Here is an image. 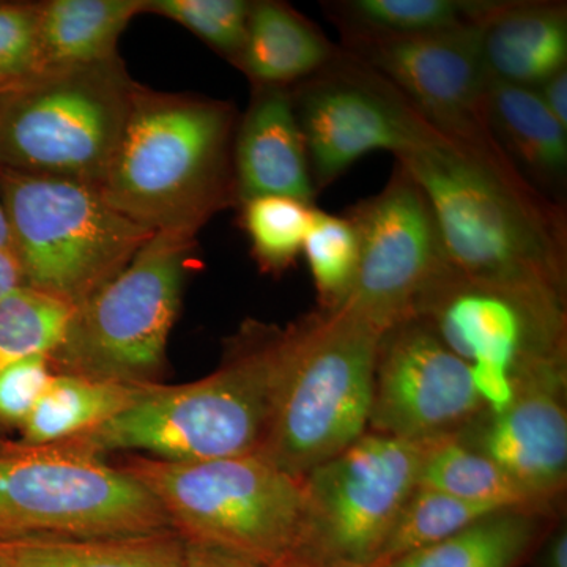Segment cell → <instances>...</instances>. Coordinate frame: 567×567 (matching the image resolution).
<instances>
[{"mask_svg":"<svg viewBox=\"0 0 567 567\" xmlns=\"http://www.w3.org/2000/svg\"><path fill=\"white\" fill-rule=\"evenodd\" d=\"M535 513L533 509L498 511L385 567H518L539 536Z\"/></svg>","mask_w":567,"mask_h":567,"instance_id":"cell-24","label":"cell"},{"mask_svg":"<svg viewBox=\"0 0 567 567\" xmlns=\"http://www.w3.org/2000/svg\"><path fill=\"white\" fill-rule=\"evenodd\" d=\"M352 221L360 257L352 289L339 306L385 331L415 319L451 274L420 186L399 167L385 192L365 204Z\"/></svg>","mask_w":567,"mask_h":567,"instance_id":"cell-11","label":"cell"},{"mask_svg":"<svg viewBox=\"0 0 567 567\" xmlns=\"http://www.w3.org/2000/svg\"><path fill=\"white\" fill-rule=\"evenodd\" d=\"M398 158L427 199L451 274L561 308V233L505 156L440 134Z\"/></svg>","mask_w":567,"mask_h":567,"instance_id":"cell-1","label":"cell"},{"mask_svg":"<svg viewBox=\"0 0 567 567\" xmlns=\"http://www.w3.org/2000/svg\"><path fill=\"white\" fill-rule=\"evenodd\" d=\"M330 43L308 21L281 3H252L241 69L260 85L282 87L322 69Z\"/></svg>","mask_w":567,"mask_h":567,"instance_id":"cell-22","label":"cell"},{"mask_svg":"<svg viewBox=\"0 0 567 567\" xmlns=\"http://www.w3.org/2000/svg\"><path fill=\"white\" fill-rule=\"evenodd\" d=\"M256 567H324L319 563L311 561V559L301 557V555L290 554L287 557L278 559V561L271 563L268 566H256Z\"/></svg>","mask_w":567,"mask_h":567,"instance_id":"cell-40","label":"cell"},{"mask_svg":"<svg viewBox=\"0 0 567 567\" xmlns=\"http://www.w3.org/2000/svg\"><path fill=\"white\" fill-rule=\"evenodd\" d=\"M498 6L465 0H354L346 9L368 37H413L483 21Z\"/></svg>","mask_w":567,"mask_h":567,"instance_id":"cell-28","label":"cell"},{"mask_svg":"<svg viewBox=\"0 0 567 567\" xmlns=\"http://www.w3.org/2000/svg\"><path fill=\"white\" fill-rule=\"evenodd\" d=\"M432 442L371 432L312 468L303 477V524L293 554L324 567H374Z\"/></svg>","mask_w":567,"mask_h":567,"instance_id":"cell-10","label":"cell"},{"mask_svg":"<svg viewBox=\"0 0 567 567\" xmlns=\"http://www.w3.org/2000/svg\"><path fill=\"white\" fill-rule=\"evenodd\" d=\"M25 286L21 265L13 251H0V303L18 287Z\"/></svg>","mask_w":567,"mask_h":567,"instance_id":"cell-37","label":"cell"},{"mask_svg":"<svg viewBox=\"0 0 567 567\" xmlns=\"http://www.w3.org/2000/svg\"><path fill=\"white\" fill-rule=\"evenodd\" d=\"M483 51L491 80L540 87L566 70L565 9L499 3L484 21Z\"/></svg>","mask_w":567,"mask_h":567,"instance_id":"cell-18","label":"cell"},{"mask_svg":"<svg viewBox=\"0 0 567 567\" xmlns=\"http://www.w3.org/2000/svg\"><path fill=\"white\" fill-rule=\"evenodd\" d=\"M483 21L413 37H368L369 61L447 140L499 155L487 118Z\"/></svg>","mask_w":567,"mask_h":567,"instance_id":"cell-12","label":"cell"},{"mask_svg":"<svg viewBox=\"0 0 567 567\" xmlns=\"http://www.w3.org/2000/svg\"><path fill=\"white\" fill-rule=\"evenodd\" d=\"M194 238L153 234L121 274L78 306L50 357L55 374L155 383L181 308Z\"/></svg>","mask_w":567,"mask_h":567,"instance_id":"cell-8","label":"cell"},{"mask_svg":"<svg viewBox=\"0 0 567 567\" xmlns=\"http://www.w3.org/2000/svg\"><path fill=\"white\" fill-rule=\"evenodd\" d=\"M298 122L320 186L341 177L368 153L401 156L440 136L415 110L360 81H324L309 89Z\"/></svg>","mask_w":567,"mask_h":567,"instance_id":"cell-14","label":"cell"},{"mask_svg":"<svg viewBox=\"0 0 567 567\" xmlns=\"http://www.w3.org/2000/svg\"><path fill=\"white\" fill-rule=\"evenodd\" d=\"M185 567H256L244 559L230 557L213 548L186 544Z\"/></svg>","mask_w":567,"mask_h":567,"instance_id":"cell-36","label":"cell"},{"mask_svg":"<svg viewBox=\"0 0 567 567\" xmlns=\"http://www.w3.org/2000/svg\"><path fill=\"white\" fill-rule=\"evenodd\" d=\"M483 406L466 361L415 319L388 331L377 361L369 425L424 442L453 435Z\"/></svg>","mask_w":567,"mask_h":567,"instance_id":"cell-13","label":"cell"},{"mask_svg":"<svg viewBox=\"0 0 567 567\" xmlns=\"http://www.w3.org/2000/svg\"><path fill=\"white\" fill-rule=\"evenodd\" d=\"M555 357H533L516 377V395L495 415L477 451L491 457L537 503L557 495L566 483L567 415L563 372Z\"/></svg>","mask_w":567,"mask_h":567,"instance_id":"cell-15","label":"cell"},{"mask_svg":"<svg viewBox=\"0 0 567 567\" xmlns=\"http://www.w3.org/2000/svg\"><path fill=\"white\" fill-rule=\"evenodd\" d=\"M147 0H50L39 3V65L44 71L118 58L117 43Z\"/></svg>","mask_w":567,"mask_h":567,"instance_id":"cell-20","label":"cell"},{"mask_svg":"<svg viewBox=\"0 0 567 567\" xmlns=\"http://www.w3.org/2000/svg\"><path fill=\"white\" fill-rule=\"evenodd\" d=\"M540 567H567V535L566 529L551 537L550 543L540 559Z\"/></svg>","mask_w":567,"mask_h":567,"instance_id":"cell-38","label":"cell"},{"mask_svg":"<svg viewBox=\"0 0 567 567\" xmlns=\"http://www.w3.org/2000/svg\"><path fill=\"white\" fill-rule=\"evenodd\" d=\"M235 189L244 203L264 196L311 204L315 182L297 107L282 87L262 85L235 141Z\"/></svg>","mask_w":567,"mask_h":567,"instance_id":"cell-16","label":"cell"},{"mask_svg":"<svg viewBox=\"0 0 567 567\" xmlns=\"http://www.w3.org/2000/svg\"><path fill=\"white\" fill-rule=\"evenodd\" d=\"M136 82L121 59L44 71L0 110V169L100 188L132 110Z\"/></svg>","mask_w":567,"mask_h":567,"instance_id":"cell-7","label":"cell"},{"mask_svg":"<svg viewBox=\"0 0 567 567\" xmlns=\"http://www.w3.org/2000/svg\"><path fill=\"white\" fill-rule=\"evenodd\" d=\"M417 486L496 509L536 511L539 506L502 466L481 451L462 445L453 435L429 445Z\"/></svg>","mask_w":567,"mask_h":567,"instance_id":"cell-25","label":"cell"},{"mask_svg":"<svg viewBox=\"0 0 567 567\" xmlns=\"http://www.w3.org/2000/svg\"><path fill=\"white\" fill-rule=\"evenodd\" d=\"M536 91L539 92L548 111L567 128V70L559 71Z\"/></svg>","mask_w":567,"mask_h":567,"instance_id":"cell-35","label":"cell"},{"mask_svg":"<svg viewBox=\"0 0 567 567\" xmlns=\"http://www.w3.org/2000/svg\"><path fill=\"white\" fill-rule=\"evenodd\" d=\"M301 252L323 303L330 309L341 305L352 289L360 257L352 219L316 212Z\"/></svg>","mask_w":567,"mask_h":567,"instance_id":"cell-30","label":"cell"},{"mask_svg":"<svg viewBox=\"0 0 567 567\" xmlns=\"http://www.w3.org/2000/svg\"><path fill=\"white\" fill-rule=\"evenodd\" d=\"M491 130L544 181H559L567 167V128L548 111L536 89L491 80L487 93Z\"/></svg>","mask_w":567,"mask_h":567,"instance_id":"cell-23","label":"cell"},{"mask_svg":"<svg viewBox=\"0 0 567 567\" xmlns=\"http://www.w3.org/2000/svg\"><path fill=\"white\" fill-rule=\"evenodd\" d=\"M162 506L186 544L254 566L297 550L303 524V480L262 454L169 462L134 456L121 466Z\"/></svg>","mask_w":567,"mask_h":567,"instance_id":"cell-5","label":"cell"},{"mask_svg":"<svg viewBox=\"0 0 567 567\" xmlns=\"http://www.w3.org/2000/svg\"><path fill=\"white\" fill-rule=\"evenodd\" d=\"M473 385L483 405H487L495 415L505 412L516 395V374L509 369L494 364H470Z\"/></svg>","mask_w":567,"mask_h":567,"instance_id":"cell-34","label":"cell"},{"mask_svg":"<svg viewBox=\"0 0 567 567\" xmlns=\"http://www.w3.org/2000/svg\"><path fill=\"white\" fill-rule=\"evenodd\" d=\"M186 543L173 528L123 536L0 539V567H185Z\"/></svg>","mask_w":567,"mask_h":567,"instance_id":"cell-19","label":"cell"},{"mask_svg":"<svg viewBox=\"0 0 567 567\" xmlns=\"http://www.w3.org/2000/svg\"><path fill=\"white\" fill-rule=\"evenodd\" d=\"M171 528L151 492L103 457L63 446L0 454V539Z\"/></svg>","mask_w":567,"mask_h":567,"instance_id":"cell-9","label":"cell"},{"mask_svg":"<svg viewBox=\"0 0 567 567\" xmlns=\"http://www.w3.org/2000/svg\"><path fill=\"white\" fill-rule=\"evenodd\" d=\"M20 84V82H18ZM17 84H0V110H2L3 102H6L7 95H9L11 89Z\"/></svg>","mask_w":567,"mask_h":567,"instance_id":"cell-41","label":"cell"},{"mask_svg":"<svg viewBox=\"0 0 567 567\" xmlns=\"http://www.w3.org/2000/svg\"><path fill=\"white\" fill-rule=\"evenodd\" d=\"M55 375L48 354H33L0 372V424H24Z\"/></svg>","mask_w":567,"mask_h":567,"instance_id":"cell-33","label":"cell"},{"mask_svg":"<svg viewBox=\"0 0 567 567\" xmlns=\"http://www.w3.org/2000/svg\"><path fill=\"white\" fill-rule=\"evenodd\" d=\"M155 383H125L55 374L21 425L22 446L59 445L130 409Z\"/></svg>","mask_w":567,"mask_h":567,"instance_id":"cell-21","label":"cell"},{"mask_svg":"<svg viewBox=\"0 0 567 567\" xmlns=\"http://www.w3.org/2000/svg\"><path fill=\"white\" fill-rule=\"evenodd\" d=\"M454 290L445 281L432 293H442L439 338L468 364L499 365L514 372L528 334V320L561 323V309L532 303L514 295L473 286L453 274Z\"/></svg>","mask_w":567,"mask_h":567,"instance_id":"cell-17","label":"cell"},{"mask_svg":"<svg viewBox=\"0 0 567 567\" xmlns=\"http://www.w3.org/2000/svg\"><path fill=\"white\" fill-rule=\"evenodd\" d=\"M388 331L344 306L290 328L289 354L262 454L295 477L365 434Z\"/></svg>","mask_w":567,"mask_h":567,"instance_id":"cell-4","label":"cell"},{"mask_svg":"<svg viewBox=\"0 0 567 567\" xmlns=\"http://www.w3.org/2000/svg\"><path fill=\"white\" fill-rule=\"evenodd\" d=\"M317 210L311 204L281 196L245 203V227L257 260L268 270H282L303 251Z\"/></svg>","mask_w":567,"mask_h":567,"instance_id":"cell-29","label":"cell"},{"mask_svg":"<svg viewBox=\"0 0 567 567\" xmlns=\"http://www.w3.org/2000/svg\"><path fill=\"white\" fill-rule=\"evenodd\" d=\"M40 74L39 6L0 3V84Z\"/></svg>","mask_w":567,"mask_h":567,"instance_id":"cell-32","label":"cell"},{"mask_svg":"<svg viewBox=\"0 0 567 567\" xmlns=\"http://www.w3.org/2000/svg\"><path fill=\"white\" fill-rule=\"evenodd\" d=\"M251 9L245 0H147L145 7L234 59L244 50Z\"/></svg>","mask_w":567,"mask_h":567,"instance_id":"cell-31","label":"cell"},{"mask_svg":"<svg viewBox=\"0 0 567 567\" xmlns=\"http://www.w3.org/2000/svg\"><path fill=\"white\" fill-rule=\"evenodd\" d=\"M74 308L21 286L0 303V372L33 354L51 357L65 338Z\"/></svg>","mask_w":567,"mask_h":567,"instance_id":"cell-27","label":"cell"},{"mask_svg":"<svg viewBox=\"0 0 567 567\" xmlns=\"http://www.w3.org/2000/svg\"><path fill=\"white\" fill-rule=\"evenodd\" d=\"M0 197L25 286L74 309L121 274L153 235L87 183L0 169Z\"/></svg>","mask_w":567,"mask_h":567,"instance_id":"cell-6","label":"cell"},{"mask_svg":"<svg viewBox=\"0 0 567 567\" xmlns=\"http://www.w3.org/2000/svg\"><path fill=\"white\" fill-rule=\"evenodd\" d=\"M290 328L240 346L212 375L193 383H155L121 415L59 445L103 457L137 451L169 462H200L260 453L287 354Z\"/></svg>","mask_w":567,"mask_h":567,"instance_id":"cell-3","label":"cell"},{"mask_svg":"<svg viewBox=\"0 0 567 567\" xmlns=\"http://www.w3.org/2000/svg\"><path fill=\"white\" fill-rule=\"evenodd\" d=\"M498 511L505 509L416 486L395 518L374 567H385L406 554L447 539Z\"/></svg>","mask_w":567,"mask_h":567,"instance_id":"cell-26","label":"cell"},{"mask_svg":"<svg viewBox=\"0 0 567 567\" xmlns=\"http://www.w3.org/2000/svg\"><path fill=\"white\" fill-rule=\"evenodd\" d=\"M234 123L229 104L136 84L104 200L153 234L196 237L234 189Z\"/></svg>","mask_w":567,"mask_h":567,"instance_id":"cell-2","label":"cell"},{"mask_svg":"<svg viewBox=\"0 0 567 567\" xmlns=\"http://www.w3.org/2000/svg\"><path fill=\"white\" fill-rule=\"evenodd\" d=\"M0 251H13V246H11L9 218H7V212L6 207H3L2 197H0Z\"/></svg>","mask_w":567,"mask_h":567,"instance_id":"cell-39","label":"cell"}]
</instances>
